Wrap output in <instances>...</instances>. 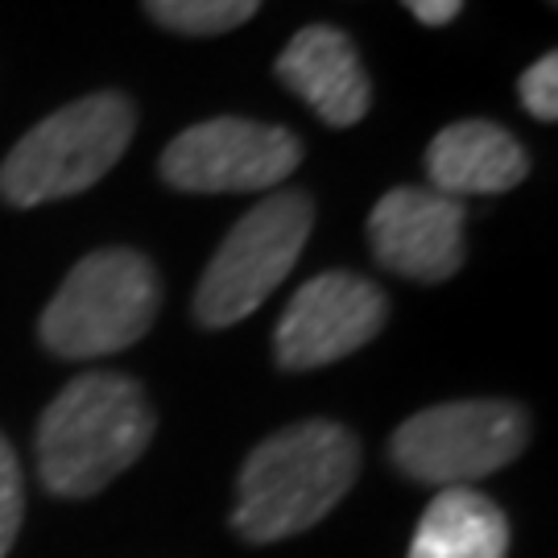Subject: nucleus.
<instances>
[{"instance_id":"17","label":"nucleus","mask_w":558,"mask_h":558,"mask_svg":"<svg viewBox=\"0 0 558 558\" xmlns=\"http://www.w3.org/2000/svg\"><path fill=\"white\" fill-rule=\"evenodd\" d=\"M550 4H555V0H550Z\"/></svg>"},{"instance_id":"10","label":"nucleus","mask_w":558,"mask_h":558,"mask_svg":"<svg viewBox=\"0 0 558 558\" xmlns=\"http://www.w3.org/2000/svg\"><path fill=\"white\" fill-rule=\"evenodd\" d=\"M274 75L331 129H352L373 108V80L356 41L336 25L299 29L274 62Z\"/></svg>"},{"instance_id":"7","label":"nucleus","mask_w":558,"mask_h":558,"mask_svg":"<svg viewBox=\"0 0 558 558\" xmlns=\"http://www.w3.org/2000/svg\"><path fill=\"white\" fill-rule=\"evenodd\" d=\"M302 161V141L281 124L216 117L182 129L166 145L158 174L191 195H244L286 182Z\"/></svg>"},{"instance_id":"6","label":"nucleus","mask_w":558,"mask_h":558,"mask_svg":"<svg viewBox=\"0 0 558 558\" xmlns=\"http://www.w3.org/2000/svg\"><path fill=\"white\" fill-rule=\"evenodd\" d=\"M530 442V414L513 401H442L393 435V463L410 480L463 488L509 468Z\"/></svg>"},{"instance_id":"9","label":"nucleus","mask_w":558,"mask_h":558,"mask_svg":"<svg viewBox=\"0 0 558 558\" xmlns=\"http://www.w3.org/2000/svg\"><path fill=\"white\" fill-rule=\"evenodd\" d=\"M368 240L389 274L435 286L468 257V211L430 186H393L368 216Z\"/></svg>"},{"instance_id":"16","label":"nucleus","mask_w":558,"mask_h":558,"mask_svg":"<svg viewBox=\"0 0 558 558\" xmlns=\"http://www.w3.org/2000/svg\"><path fill=\"white\" fill-rule=\"evenodd\" d=\"M422 25H451L463 13V0H401Z\"/></svg>"},{"instance_id":"15","label":"nucleus","mask_w":558,"mask_h":558,"mask_svg":"<svg viewBox=\"0 0 558 558\" xmlns=\"http://www.w3.org/2000/svg\"><path fill=\"white\" fill-rule=\"evenodd\" d=\"M518 96L530 117L546 124L558 117V54H542L538 62L525 66V75L518 80Z\"/></svg>"},{"instance_id":"11","label":"nucleus","mask_w":558,"mask_h":558,"mask_svg":"<svg viewBox=\"0 0 558 558\" xmlns=\"http://www.w3.org/2000/svg\"><path fill=\"white\" fill-rule=\"evenodd\" d=\"M430 191L439 195H500L530 174V154L493 120H456L426 149Z\"/></svg>"},{"instance_id":"3","label":"nucleus","mask_w":558,"mask_h":558,"mask_svg":"<svg viewBox=\"0 0 558 558\" xmlns=\"http://www.w3.org/2000/svg\"><path fill=\"white\" fill-rule=\"evenodd\" d=\"M137 108L120 92H96L38 120L0 161V199L13 207L83 195L124 158Z\"/></svg>"},{"instance_id":"4","label":"nucleus","mask_w":558,"mask_h":558,"mask_svg":"<svg viewBox=\"0 0 558 558\" xmlns=\"http://www.w3.org/2000/svg\"><path fill=\"white\" fill-rule=\"evenodd\" d=\"M154 265L133 248H96L66 274L41 311L38 336L62 360H96L133 348L158 315Z\"/></svg>"},{"instance_id":"1","label":"nucleus","mask_w":558,"mask_h":558,"mask_svg":"<svg viewBox=\"0 0 558 558\" xmlns=\"http://www.w3.org/2000/svg\"><path fill=\"white\" fill-rule=\"evenodd\" d=\"M360 472V442L339 422H294L244 459L232 525L244 542H281L319 525L348 497Z\"/></svg>"},{"instance_id":"13","label":"nucleus","mask_w":558,"mask_h":558,"mask_svg":"<svg viewBox=\"0 0 558 558\" xmlns=\"http://www.w3.org/2000/svg\"><path fill=\"white\" fill-rule=\"evenodd\" d=\"M141 4L161 29H174L186 38L232 34L260 9V0H141Z\"/></svg>"},{"instance_id":"8","label":"nucleus","mask_w":558,"mask_h":558,"mask_svg":"<svg viewBox=\"0 0 558 558\" xmlns=\"http://www.w3.org/2000/svg\"><path fill=\"white\" fill-rule=\"evenodd\" d=\"M385 315H389V302L373 281L343 269H327L306 281L286 306L274 331L278 364L290 373L336 364L360 352L368 339H377Z\"/></svg>"},{"instance_id":"2","label":"nucleus","mask_w":558,"mask_h":558,"mask_svg":"<svg viewBox=\"0 0 558 558\" xmlns=\"http://www.w3.org/2000/svg\"><path fill=\"white\" fill-rule=\"evenodd\" d=\"M154 439V410L124 373H83L38 422V476L54 497H96Z\"/></svg>"},{"instance_id":"5","label":"nucleus","mask_w":558,"mask_h":558,"mask_svg":"<svg viewBox=\"0 0 558 558\" xmlns=\"http://www.w3.org/2000/svg\"><path fill=\"white\" fill-rule=\"evenodd\" d=\"M315 228V207L302 191H274L236 220L220 253L203 269L195 319L211 331L248 319L299 265Z\"/></svg>"},{"instance_id":"14","label":"nucleus","mask_w":558,"mask_h":558,"mask_svg":"<svg viewBox=\"0 0 558 558\" xmlns=\"http://www.w3.org/2000/svg\"><path fill=\"white\" fill-rule=\"evenodd\" d=\"M21 513H25V497H21V468L9 439L0 435V558L13 550L21 530Z\"/></svg>"},{"instance_id":"12","label":"nucleus","mask_w":558,"mask_h":558,"mask_svg":"<svg viewBox=\"0 0 558 558\" xmlns=\"http://www.w3.org/2000/svg\"><path fill=\"white\" fill-rule=\"evenodd\" d=\"M509 555V521L476 488H442L426 505L410 558H505Z\"/></svg>"}]
</instances>
